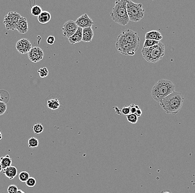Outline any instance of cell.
Masks as SVG:
<instances>
[{
  "label": "cell",
  "instance_id": "cell-27",
  "mask_svg": "<svg viewBox=\"0 0 195 193\" xmlns=\"http://www.w3.org/2000/svg\"><path fill=\"white\" fill-rule=\"evenodd\" d=\"M38 72L41 78H44L48 75V70L46 67H44L38 70Z\"/></svg>",
  "mask_w": 195,
  "mask_h": 193
},
{
  "label": "cell",
  "instance_id": "cell-37",
  "mask_svg": "<svg viewBox=\"0 0 195 193\" xmlns=\"http://www.w3.org/2000/svg\"><path fill=\"white\" fill-rule=\"evenodd\" d=\"M2 134L0 132V140L2 139Z\"/></svg>",
  "mask_w": 195,
  "mask_h": 193
},
{
  "label": "cell",
  "instance_id": "cell-8",
  "mask_svg": "<svg viewBox=\"0 0 195 193\" xmlns=\"http://www.w3.org/2000/svg\"><path fill=\"white\" fill-rule=\"evenodd\" d=\"M21 15L16 12H10L4 17L3 24H5L6 30H16L17 23L19 22Z\"/></svg>",
  "mask_w": 195,
  "mask_h": 193
},
{
  "label": "cell",
  "instance_id": "cell-18",
  "mask_svg": "<svg viewBox=\"0 0 195 193\" xmlns=\"http://www.w3.org/2000/svg\"><path fill=\"white\" fill-rule=\"evenodd\" d=\"M51 19V15L48 11H42L38 17V22L41 24H46L50 21Z\"/></svg>",
  "mask_w": 195,
  "mask_h": 193
},
{
  "label": "cell",
  "instance_id": "cell-9",
  "mask_svg": "<svg viewBox=\"0 0 195 193\" xmlns=\"http://www.w3.org/2000/svg\"><path fill=\"white\" fill-rule=\"evenodd\" d=\"M78 27L76 22L72 20H69L65 22L62 27V35L64 37L69 38L74 34Z\"/></svg>",
  "mask_w": 195,
  "mask_h": 193
},
{
  "label": "cell",
  "instance_id": "cell-1",
  "mask_svg": "<svg viewBox=\"0 0 195 193\" xmlns=\"http://www.w3.org/2000/svg\"><path fill=\"white\" fill-rule=\"evenodd\" d=\"M140 37L137 33L130 29L123 30L116 40L118 51L125 56H133L138 51Z\"/></svg>",
  "mask_w": 195,
  "mask_h": 193
},
{
  "label": "cell",
  "instance_id": "cell-35",
  "mask_svg": "<svg viewBox=\"0 0 195 193\" xmlns=\"http://www.w3.org/2000/svg\"><path fill=\"white\" fill-rule=\"evenodd\" d=\"M17 193H26L24 191L21 190V189H18V191H17Z\"/></svg>",
  "mask_w": 195,
  "mask_h": 193
},
{
  "label": "cell",
  "instance_id": "cell-10",
  "mask_svg": "<svg viewBox=\"0 0 195 193\" xmlns=\"http://www.w3.org/2000/svg\"><path fill=\"white\" fill-rule=\"evenodd\" d=\"M28 56L33 63H38L43 59L44 52L43 50L39 47H33L28 53Z\"/></svg>",
  "mask_w": 195,
  "mask_h": 193
},
{
  "label": "cell",
  "instance_id": "cell-3",
  "mask_svg": "<svg viewBox=\"0 0 195 193\" xmlns=\"http://www.w3.org/2000/svg\"><path fill=\"white\" fill-rule=\"evenodd\" d=\"M175 91V85L170 80L160 79L152 87V98L160 103L164 98Z\"/></svg>",
  "mask_w": 195,
  "mask_h": 193
},
{
  "label": "cell",
  "instance_id": "cell-7",
  "mask_svg": "<svg viewBox=\"0 0 195 193\" xmlns=\"http://www.w3.org/2000/svg\"><path fill=\"white\" fill-rule=\"evenodd\" d=\"M126 8L129 20L134 22L140 21L144 18L145 10L141 3L133 2L132 1H127Z\"/></svg>",
  "mask_w": 195,
  "mask_h": 193
},
{
  "label": "cell",
  "instance_id": "cell-29",
  "mask_svg": "<svg viewBox=\"0 0 195 193\" xmlns=\"http://www.w3.org/2000/svg\"><path fill=\"white\" fill-rule=\"evenodd\" d=\"M17 191H18L17 186L14 184L9 185L7 188V192L8 193H17Z\"/></svg>",
  "mask_w": 195,
  "mask_h": 193
},
{
  "label": "cell",
  "instance_id": "cell-23",
  "mask_svg": "<svg viewBox=\"0 0 195 193\" xmlns=\"http://www.w3.org/2000/svg\"><path fill=\"white\" fill-rule=\"evenodd\" d=\"M33 130L35 134L39 135L44 131V126L41 124H35L33 127Z\"/></svg>",
  "mask_w": 195,
  "mask_h": 193
},
{
  "label": "cell",
  "instance_id": "cell-33",
  "mask_svg": "<svg viewBox=\"0 0 195 193\" xmlns=\"http://www.w3.org/2000/svg\"><path fill=\"white\" fill-rule=\"evenodd\" d=\"M142 113H143V112H142V110H141V109L139 107V108L137 109L135 115L138 117H140L141 115H142Z\"/></svg>",
  "mask_w": 195,
  "mask_h": 193
},
{
  "label": "cell",
  "instance_id": "cell-16",
  "mask_svg": "<svg viewBox=\"0 0 195 193\" xmlns=\"http://www.w3.org/2000/svg\"><path fill=\"white\" fill-rule=\"evenodd\" d=\"M3 173L10 180L14 179L18 174L17 169L15 166H10L3 170Z\"/></svg>",
  "mask_w": 195,
  "mask_h": 193
},
{
  "label": "cell",
  "instance_id": "cell-25",
  "mask_svg": "<svg viewBox=\"0 0 195 193\" xmlns=\"http://www.w3.org/2000/svg\"><path fill=\"white\" fill-rule=\"evenodd\" d=\"M127 120L129 122L135 124L136 122H138V117L135 114H130L127 116Z\"/></svg>",
  "mask_w": 195,
  "mask_h": 193
},
{
  "label": "cell",
  "instance_id": "cell-4",
  "mask_svg": "<svg viewBox=\"0 0 195 193\" xmlns=\"http://www.w3.org/2000/svg\"><path fill=\"white\" fill-rule=\"evenodd\" d=\"M165 51V45L160 41L153 46L143 47L141 54L144 59L148 63H156L164 56Z\"/></svg>",
  "mask_w": 195,
  "mask_h": 193
},
{
  "label": "cell",
  "instance_id": "cell-28",
  "mask_svg": "<svg viewBox=\"0 0 195 193\" xmlns=\"http://www.w3.org/2000/svg\"><path fill=\"white\" fill-rule=\"evenodd\" d=\"M7 109V105L6 103L0 101V116H2L5 113Z\"/></svg>",
  "mask_w": 195,
  "mask_h": 193
},
{
  "label": "cell",
  "instance_id": "cell-13",
  "mask_svg": "<svg viewBox=\"0 0 195 193\" xmlns=\"http://www.w3.org/2000/svg\"><path fill=\"white\" fill-rule=\"evenodd\" d=\"M16 30L21 34L26 33L28 31V26L26 18L21 17L17 23Z\"/></svg>",
  "mask_w": 195,
  "mask_h": 193
},
{
  "label": "cell",
  "instance_id": "cell-17",
  "mask_svg": "<svg viewBox=\"0 0 195 193\" xmlns=\"http://www.w3.org/2000/svg\"><path fill=\"white\" fill-rule=\"evenodd\" d=\"M145 38V39H150L155 41H160V40L163 39V36L159 31L153 30L146 33Z\"/></svg>",
  "mask_w": 195,
  "mask_h": 193
},
{
  "label": "cell",
  "instance_id": "cell-22",
  "mask_svg": "<svg viewBox=\"0 0 195 193\" xmlns=\"http://www.w3.org/2000/svg\"><path fill=\"white\" fill-rule=\"evenodd\" d=\"M39 145V140L35 137H32L28 140V147L30 148L37 147Z\"/></svg>",
  "mask_w": 195,
  "mask_h": 193
},
{
  "label": "cell",
  "instance_id": "cell-11",
  "mask_svg": "<svg viewBox=\"0 0 195 193\" xmlns=\"http://www.w3.org/2000/svg\"><path fill=\"white\" fill-rule=\"evenodd\" d=\"M17 50L21 54H26L32 49V45L27 38H22L17 42L16 45Z\"/></svg>",
  "mask_w": 195,
  "mask_h": 193
},
{
  "label": "cell",
  "instance_id": "cell-2",
  "mask_svg": "<svg viewBox=\"0 0 195 193\" xmlns=\"http://www.w3.org/2000/svg\"><path fill=\"white\" fill-rule=\"evenodd\" d=\"M184 99L182 94L174 91L161 101L160 106L166 114L175 115L181 109Z\"/></svg>",
  "mask_w": 195,
  "mask_h": 193
},
{
  "label": "cell",
  "instance_id": "cell-14",
  "mask_svg": "<svg viewBox=\"0 0 195 193\" xmlns=\"http://www.w3.org/2000/svg\"><path fill=\"white\" fill-rule=\"evenodd\" d=\"M83 38V29L78 27L76 33L71 37L68 38L69 43L71 44H76L82 41Z\"/></svg>",
  "mask_w": 195,
  "mask_h": 193
},
{
  "label": "cell",
  "instance_id": "cell-12",
  "mask_svg": "<svg viewBox=\"0 0 195 193\" xmlns=\"http://www.w3.org/2000/svg\"><path fill=\"white\" fill-rule=\"evenodd\" d=\"M75 22L78 27L81 29L92 27L94 24V22L87 14H83L81 16L79 17Z\"/></svg>",
  "mask_w": 195,
  "mask_h": 193
},
{
  "label": "cell",
  "instance_id": "cell-24",
  "mask_svg": "<svg viewBox=\"0 0 195 193\" xmlns=\"http://www.w3.org/2000/svg\"><path fill=\"white\" fill-rule=\"evenodd\" d=\"M159 42L160 41H155V40H150V39H145L143 47H150L153 46L155 45H157Z\"/></svg>",
  "mask_w": 195,
  "mask_h": 193
},
{
  "label": "cell",
  "instance_id": "cell-31",
  "mask_svg": "<svg viewBox=\"0 0 195 193\" xmlns=\"http://www.w3.org/2000/svg\"><path fill=\"white\" fill-rule=\"evenodd\" d=\"M46 41L47 44H48V45H53L54 42H55L56 38H55V37L53 36H49L47 38Z\"/></svg>",
  "mask_w": 195,
  "mask_h": 193
},
{
  "label": "cell",
  "instance_id": "cell-38",
  "mask_svg": "<svg viewBox=\"0 0 195 193\" xmlns=\"http://www.w3.org/2000/svg\"><path fill=\"white\" fill-rule=\"evenodd\" d=\"M1 100V95H0V101Z\"/></svg>",
  "mask_w": 195,
  "mask_h": 193
},
{
  "label": "cell",
  "instance_id": "cell-15",
  "mask_svg": "<svg viewBox=\"0 0 195 193\" xmlns=\"http://www.w3.org/2000/svg\"><path fill=\"white\" fill-rule=\"evenodd\" d=\"M94 36V32L92 27L83 29L82 41L84 42H89L92 41Z\"/></svg>",
  "mask_w": 195,
  "mask_h": 193
},
{
  "label": "cell",
  "instance_id": "cell-21",
  "mask_svg": "<svg viewBox=\"0 0 195 193\" xmlns=\"http://www.w3.org/2000/svg\"><path fill=\"white\" fill-rule=\"evenodd\" d=\"M30 177V174L27 171H21L19 174V179L22 182H26Z\"/></svg>",
  "mask_w": 195,
  "mask_h": 193
},
{
  "label": "cell",
  "instance_id": "cell-34",
  "mask_svg": "<svg viewBox=\"0 0 195 193\" xmlns=\"http://www.w3.org/2000/svg\"><path fill=\"white\" fill-rule=\"evenodd\" d=\"M161 193H171L170 191H168V190H165V191H163Z\"/></svg>",
  "mask_w": 195,
  "mask_h": 193
},
{
  "label": "cell",
  "instance_id": "cell-32",
  "mask_svg": "<svg viewBox=\"0 0 195 193\" xmlns=\"http://www.w3.org/2000/svg\"><path fill=\"white\" fill-rule=\"evenodd\" d=\"M122 114L124 115L125 116H127L130 114V108L129 106H124L122 109L121 111Z\"/></svg>",
  "mask_w": 195,
  "mask_h": 193
},
{
  "label": "cell",
  "instance_id": "cell-20",
  "mask_svg": "<svg viewBox=\"0 0 195 193\" xmlns=\"http://www.w3.org/2000/svg\"><path fill=\"white\" fill-rule=\"evenodd\" d=\"M42 9L40 6L35 5L33 6L31 8V14L34 16L38 17L39 15L42 12Z\"/></svg>",
  "mask_w": 195,
  "mask_h": 193
},
{
  "label": "cell",
  "instance_id": "cell-6",
  "mask_svg": "<svg viewBox=\"0 0 195 193\" xmlns=\"http://www.w3.org/2000/svg\"><path fill=\"white\" fill-rule=\"evenodd\" d=\"M45 106L48 112L53 114H58L65 108V99L57 94H52L46 100Z\"/></svg>",
  "mask_w": 195,
  "mask_h": 193
},
{
  "label": "cell",
  "instance_id": "cell-36",
  "mask_svg": "<svg viewBox=\"0 0 195 193\" xmlns=\"http://www.w3.org/2000/svg\"><path fill=\"white\" fill-rule=\"evenodd\" d=\"M2 166H1V163H0V173L2 171Z\"/></svg>",
  "mask_w": 195,
  "mask_h": 193
},
{
  "label": "cell",
  "instance_id": "cell-26",
  "mask_svg": "<svg viewBox=\"0 0 195 193\" xmlns=\"http://www.w3.org/2000/svg\"><path fill=\"white\" fill-rule=\"evenodd\" d=\"M26 185L28 188H33L36 184V180L33 177H30V178L26 182Z\"/></svg>",
  "mask_w": 195,
  "mask_h": 193
},
{
  "label": "cell",
  "instance_id": "cell-19",
  "mask_svg": "<svg viewBox=\"0 0 195 193\" xmlns=\"http://www.w3.org/2000/svg\"><path fill=\"white\" fill-rule=\"evenodd\" d=\"M0 163L2 169H5L9 166H11L12 164V159L8 155H6L5 156H2L0 158Z\"/></svg>",
  "mask_w": 195,
  "mask_h": 193
},
{
  "label": "cell",
  "instance_id": "cell-5",
  "mask_svg": "<svg viewBox=\"0 0 195 193\" xmlns=\"http://www.w3.org/2000/svg\"><path fill=\"white\" fill-rule=\"evenodd\" d=\"M127 1L118 0L115 2V6L110 12L111 19L117 24L124 26L129 22L126 4Z\"/></svg>",
  "mask_w": 195,
  "mask_h": 193
},
{
  "label": "cell",
  "instance_id": "cell-30",
  "mask_svg": "<svg viewBox=\"0 0 195 193\" xmlns=\"http://www.w3.org/2000/svg\"><path fill=\"white\" fill-rule=\"evenodd\" d=\"M129 108H130V114H135L136 110H137V109L139 108V106L138 105H135L134 103H131L129 106Z\"/></svg>",
  "mask_w": 195,
  "mask_h": 193
}]
</instances>
